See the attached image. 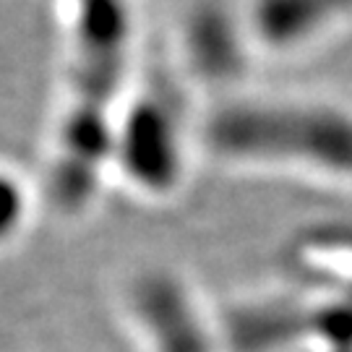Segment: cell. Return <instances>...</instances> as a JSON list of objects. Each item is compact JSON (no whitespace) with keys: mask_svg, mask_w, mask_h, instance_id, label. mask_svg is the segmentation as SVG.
Listing matches in <instances>:
<instances>
[{"mask_svg":"<svg viewBox=\"0 0 352 352\" xmlns=\"http://www.w3.org/2000/svg\"><path fill=\"white\" fill-rule=\"evenodd\" d=\"M204 136L232 164L352 190V104L302 94H243L217 107Z\"/></svg>","mask_w":352,"mask_h":352,"instance_id":"1","label":"cell"},{"mask_svg":"<svg viewBox=\"0 0 352 352\" xmlns=\"http://www.w3.org/2000/svg\"><path fill=\"white\" fill-rule=\"evenodd\" d=\"M110 160L141 193L170 196L186 164V133L173 102L157 91L128 102L120 126L113 128Z\"/></svg>","mask_w":352,"mask_h":352,"instance_id":"2","label":"cell"},{"mask_svg":"<svg viewBox=\"0 0 352 352\" xmlns=\"http://www.w3.org/2000/svg\"><path fill=\"white\" fill-rule=\"evenodd\" d=\"M248 50L289 58L324 47L352 26V0H248L238 16Z\"/></svg>","mask_w":352,"mask_h":352,"instance_id":"3","label":"cell"},{"mask_svg":"<svg viewBox=\"0 0 352 352\" xmlns=\"http://www.w3.org/2000/svg\"><path fill=\"white\" fill-rule=\"evenodd\" d=\"M26 188L19 177L0 170V248L8 245L24 227L26 219Z\"/></svg>","mask_w":352,"mask_h":352,"instance_id":"4","label":"cell"}]
</instances>
